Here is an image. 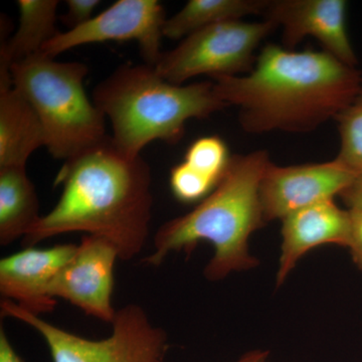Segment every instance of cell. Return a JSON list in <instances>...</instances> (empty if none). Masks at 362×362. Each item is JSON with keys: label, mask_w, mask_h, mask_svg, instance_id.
I'll return each mask as SVG.
<instances>
[{"label": "cell", "mask_w": 362, "mask_h": 362, "mask_svg": "<svg viewBox=\"0 0 362 362\" xmlns=\"http://www.w3.org/2000/svg\"><path fill=\"white\" fill-rule=\"evenodd\" d=\"M170 188L177 201L183 204L201 202L216 188V183L195 173L185 162L171 169Z\"/></svg>", "instance_id": "obj_20"}, {"label": "cell", "mask_w": 362, "mask_h": 362, "mask_svg": "<svg viewBox=\"0 0 362 362\" xmlns=\"http://www.w3.org/2000/svg\"><path fill=\"white\" fill-rule=\"evenodd\" d=\"M54 183L63 187L59 202L26 233L23 246L83 232L109 240L122 261L141 254L153 206L151 170L141 156H125L108 136L65 161Z\"/></svg>", "instance_id": "obj_1"}, {"label": "cell", "mask_w": 362, "mask_h": 362, "mask_svg": "<svg viewBox=\"0 0 362 362\" xmlns=\"http://www.w3.org/2000/svg\"><path fill=\"white\" fill-rule=\"evenodd\" d=\"M165 11L157 0H118L85 25L58 33L42 52L56 58L83 45L117 40H136L144 64L156 66L160 59Z\"/></svg>", "instance_id": "obj_8"}, {"label": "cell", "mask_w": 362, "mask_h": 362, "mask_svg": "<svg viewBox=\"0 0 362 362\" xmlns=\"http://www.w3.org/2000/svg\"><path fill=\"white\" fill-rule=\"evenodd\" d=\"M0 362H25L13 349L2 325L0 327Z\"/></svg>", "instance_id": "obj_24"}, {"label": "cell", "mask_w": 362, "mask_h": 362, "mask_svg": "<svg viewBox=\"0 0 362 362\" xmlns=\"http://www.w3.org/2000/svg\"><path fill=\"white\" fill-rule=\"evenodd\" d=\"M93 102L112 123V142L129 157L141 156L147 144H175L190 119H204L228 105L216 94L213 82L176 85L153 66L126 64L96 86Z\"/></svg>", "instance_id": "obj_4"}, {"label": "cell", "mask_w": 362, "mask_h": 362, "mask_svg": "<svg viewBox=\"0 0 362 362\" xmlns=\"http://www.w3.org/2000/svg\"><path fill=\"white\" fill-rule=\"evenodd\" d=\"M277 286L282 285L298 261L311 250L324 245L349 247L351 218L334 199L317 202L285 216Z\"/></svg>", "instance_id": "obj_13"}, {"label": "cell", "mask_w": 362, "mask_h": 362, "mask_svg": "<svg viewBox=\"0 0 362 362\" xmlns=\"http://www.w3.org/2000/svg\"><path fill=\"white\" fill-rule=\"evenodd\" d=\"M275 28L277 25L266 18L209 26L188 35L171 51L162 52L154 68L176 85L202 75L216 78L249 73L256 63L259 45Z\"/></svg>", "instance_id": "obj_7"}, {"label": "cell", "mask_w": 362, "mask_h": 362, "mask_svg": "<svg viewBox=\"0 0 362 362\" xmlns=\"http://www.w3.org/2000/svg\"><path fill=\"white\" fill-rule=\"evenodd\" d=\"M351 230L349 247L354 264L362 270V209H349Z\"/></svg>", "instance_id": "obj_22"}, {"label": "cell", "mask_w": 362, "mask_h": 362, "mask_svg": "<svg viewBox=\"0 0 362 362\" xmlns=\"http://www.w3.org/2000/svg\"><path fill=\"white\" fill-rule=\"evenodd\" d=\"M268 351H263V350H254V351L247 352L244 354L239 361L235 362H269Z\"/></svg>", "instance_id": "obj_25"}, {"label": "cell", "mask_w": 362, "mask_h": 362, "mask_svg": "<svg viewBox=\"0 0 362 362\" xmlns=\"http://www.w3.org/2000/svg\"><path fill=\"white\" fill-rule=\"evenodd\" d=\"M340 147L337 160L354 173H362V85L351 103L335 119Z\"/></svg>", "instance_id": "obj_18"}, {"label": "cell", "mask_w": 362, "mask_h": 362, "mask_svg": "<svg viewBox=\"0 0 362 362\" xmlns=\"http://www.w3.org/2000/svg\"><path fill=\"white\" fill-rule=\"evenodd\" d=\"M339 197L349 209H362V173L356 175Z\"/></svg>", "instance_id": "obj_23"}, {"label": "cell", "mask_w": 362, "mask_h": 362, "mask_svg": "<svg viewBox=\"0 0 362 362\" xmlns=\"http://www.w3.org/2000/svg\"><path fill=\"white\" fill-rule=\"evenodd\" d=\"M357 173L337 159L320 163L280 166L271 162L259 187V201L265 223L283 220L317 202L334 199Z\"/></svg>", "instance_id": "obj_9"}, {"label": "cell", "mask_w": 362, "mask_h": 362, "mask_svg": "<svg viewBox=\"0 0 362 362\" xmlns=\"http://www.w3.org/2000/svg\"><path fill=\"white\" fill-rule=\"evenodd\" d=\"M88 66L40 52L11 66L13 86L37 112L52 157L70 160L107 139L105 116L86 94Z\"/></svg>", "instance_id": "obj_5"}, {"label": "cell", "mask_w": 362, "mask_h": 362, "mask_svg": "<svg viewBox=\"0 0 362 362\" xmlns=\"http://www.w3.org/2000/svg\"><path fill=\"white\" fill-rule=\"evenodd\" d=\"M232 156L228 145L221 138L204 136L189 145L183 162L195 173L218 185L225 175Z\"/></svg>", "instance_id": "obj_19"}, {"label": "cell", "mask_w": 362, "mask_h": 362, "mask_svg": "<svg viewBox=\"0 0 362 362\" xmlns=\"http://www.w3.org/2000/svg\"><path fill=\"white\" fill-rule=\"evenodd\" d=\"M0 311L2 317H11L37 331L49 347L52 362H165L168 334L138 304L117 310L112 334L102 340L62 329L9 300H1Z\"/></svg>", "instance_id": "obj_6"}, {"label": "cell", "mask_w": 362, "mask_h": 362, "mask_svg": "<svg viewBox=\"0 0 362 362\" xmlns=\"http://www.w3.org/2000/svg\"><path fill=\"white\" fill-rule=\"evenodd\" d=\"M40 218L39 197L25 168H0V246L23 239Z\"/></svg>", "instance_id": "obj_16"}, {"label": "cell", "mask_w": 362, "mask_h": 362, "mask_svg": "<svg viewBox=\"0 0 362 362\" xmlns=\"http://www.w3.org/2000/svg\"><path fill=\"white\" fill-rule=\"evenodd\" d=\"M266 20L282 28L283 47L293 49L312 37L342 63L358 65L347 32V2L344 0H271Z\"/></svg>", "instance_id": "obj_11"}, {"label": "cell", "mask_w": 362, "mask_h": 362, "mask_svg": "<svg viewBox=\"0 0 362 362\" xmlns=\"http://www.w3.org/2000/svg\"><path fill=\"white\" fill-rule=\"evenodd\" d=\"M118 259L119 252L109 240L86 235L52 281V297L65 300L98 320L113 323L114 267Z\"/></svg>", "instance_id": "obj_10"}, {"label": "cell", "mask_w": 362, "mask_h": 362, "mask_svg": "<svg viewBox=\"0 0 362 362\" xmlns=\"http://www.w3.org/2000/svg\"><path fill=\"white\" fill-rule=\"evenodd\" d=\"M214 84L223 103L239 109L246 132L308 133L351 103L362 74L325 51L268 44L247 75L216 78Z\"/></svg>", "instance_id": "obj_2"}, {"label": "cell", "mask_w": 362, "mask_h": 362, "mask_svg": "<svg viewBox=\"0 0 362 362\" xmlns=\"http://www.w3.org/2000/svg\"><path fill=\"white\" fill-rule=\"evenodd\" d=\"M269 1L270 0H189L175 16L166 20L163 37L169 40H183L209 26L265 13Z\"/></svg>", "instance_id": "obj_17"}, {"label": "cell", "mask_w": 362, "mask_h": 362, "mask_svg": "<svg viewBox=\"0 0 362 362\" xmlns=\"http://www.w3.org/2000/svg\"><path fill=\"white\" fill-rule=\"evenodd\" d=\"M42 146L44 127L32 105L13 86L0 87V168H25Z\"/></svg>", "instance_id": "obj_14"}, {"label": "cell", "mask_w": 362, "mask_h": 362, "mask_svg": "<svg viewBox=\"0 0 362 362\" xmlns=\"http://www.w3.org/2000/svg\"><path fill=\"white\" fill-rule=\"evenodd\" d=\"M20 23L16 33L0 49V84H13L11 66L33 54L58 33L57 0H18Z\"/></svg>", "instance_id": "obj_15"}, {"label": "cell", "mask_w": 362, "mask_h": 362, "mask_svg": "<svg viewBox=\"0 0 362 362\" xmlns=\"http://www.w3.org/2000/svg\"><path fill=\"white\" fill-rule=\"evenodd\" d=\"M99 4V0H68L66 13L61 18L62 23L68 26L69 30L85 25L94 18L93 14Z\"/></svg>", "instance_id": "obj_21"}, {"label": "cell", "mask_w": 362, "mask_h": 362, "mask_svg": "<svg viewBox=\"0 0 362 362\" xmlns=\"http://www.w3.org/2000/svg\"><path fill=\"white\" fill-rule=\"evenodd\" d=\"M271 162L265 150L233 156L223 178L206 199L189 213L158 228L153 251L144 264L161 265L173 252L189 256L199 243L209 242L214 256L204 269L207 280H223L233 272L258 265V259L249 251V239L266 225L259 187Z\"/></svg>", "instance_id": "obj_3"}, {"label": "cell", "mask_w": 362, "mask_h": 362, "mask_svg": "<svg viewBox=\"0 0 362 362\" xmlns=\"http://www.w3.org/2000/svg\"><path fill=\"white\" fill-rule=\"evenodd\" d=\"M78 245L59 244L47 249L25 247L0 259V293L33 315L51 313L58 300L52 297V281L73 258Z\"/></svg>", "instance_id": "obj_12"}]
</instances>
